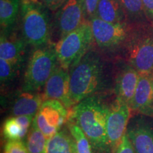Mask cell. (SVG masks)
Masks as SVG:
<instances>
[{
  "mask_svg": "<svg viewBox=\"0 0 153 153\" xmlns=\"http://www.w3.org/2000/svg\"><path fill=\"white\" fill-rule=\"evenodd\" d=\"M70 99L72 105L105 89L111 76L99 53L89 50L70 69Z\"/></svg>",
  "mask_w": 153,
  "mask_h": 153,
  "instance_id": "obj_1",
  "label": "cell"
},
{
  "mask_svg": "<svg viewBox=\"0 0 153 153\" xmlns=\"http://www.w3.org/2000/svg\"><path fill=\"white\" fill-rule=\"evenodd\" d=\"M108 111L98 94L87 97L72 109V117L89 139L94 153H114L107 133Z\"/></svg>",
  "mask_w": 153,
  "mask_h": 153,
  "instance_id": "obj_2",
  "label": "cell"
},
{
  "mask_svg": "<svg viewBox=\"0 0 153 153\" xmlns=\"http://www.w3.org/2000/svg\"><path fill=\"white\" fill-rule=\"evenodd\" d=\"M48 10L38 0L21 1L22 37L28 45L37 48L48 44L51 24Z\"/></svg>",
  "mask_w": 153,
  "mask_h": 153,
  "instance_id": "obj_3",
  "label": "cell"
},
{
  "mask_svg": "<svg viewBox=\"0 0 153 153\" xmlns=\"http://www.w3.org/2000/svg\"><path fill=\"white\" fill-rule=\"evenodd\" d=\"M55 45L36 48L28 60L24 76L22 91L37 92L58 66Z\"/></svg>",
  "mask_w": 153,
  "mask_h": 153,
  "instance_id": "obj_4",
  "label": "cell"
},
{
  "mask_svg": "<svg viewBox=\"0 0 153 153\" xmlns=\"http://www.w3.org/2000/svg\"><path fill=\"white\" fill-rule=\"evenodd\" d=\"M128 64L140 74H153V31L147 28L128 30L123 46Z\"/></svg>",
  "mask_w": 153,
  "mask_h": 153,
  "instance_id": "obj_5",
  "label": "cell"
},
{
  "mask_svg": "<svg viewBox=\"0 0 153 153\" xmlns=\"http://www.w3.org/2000/svg\"><path fill=\"white\" fill-rule=\"evenodd\" d=\"M94 36L89 21L60 38L55 45L60 65L65 70L75 65L90 50Z\"/></svg>",
  "mask_w": 153,
  "mask_h": 153,
  "instance_id": "obj_6",
  "label": "cell"
},
{
  "mask_svg": "<svg viewBox=\"0 0 153 153\" xmlns=\"http://www.w3.org/2000/svg\"><path fill=\"white\" fill-rule=\"evenodd\" d=\"M68 108L60 101L46 99L34 116L33 121L48 139H51L61 130L68 119Z\"/></svg>",
  "mask_w": 153,
  "mask_h": 153,
  "instance_id": "obj_7",
  "label": "cell"
},
{
  "mask_svg": "<svg viewBox=\"0 0 153 153\" xmlns=\"http://www.w3.org/2000/svg\"><path fill=\"white\" fill-rule=\"evenodd\" d=\"M94 40L103 51H111L123 46L128 30L123 24L105 22L94 16L89 20Z\"/></svg>",
  "mask_w": 153,
  "mask_h": 153,
  "instance_id": "obj_8",
  "label": "cell"
},
{
  "mask_svg": "<svg viewBox=\"0 0 153 153\" xmlns=\"http://www.w3.org/2000/svg\"><path fill=\"white\" fill-rule=\"evenodd\" d=\"M85 0H66L57 11L55 24L60 39L86 22Z\"/></svg>",
  "mask_w": 153,
  "mask_h": 153,
  "instance_id": "obj_9",
  "label": "cell"
},
{
  "mask_svg": "<svg viewBox=\"0 0 153 153\" xmlns=\"http://www.w3.org/2000/svg\"><path fill=\"white\" fill-rule=\"evenodd\" d=\"M131 111L129 105L117 98L110 105L107 118V133L114 152L126 133Z\"/></svg>",
  "mask_w": 153,
  "mask_h": 153,
  "instance_id": "obj_10",
  "label": "cell"
},
{
  "mask_svg": "<svg viewBox=\"0 0 153 153\" xmlns=\"http://www.w3.org/2000/svg\"><path fill=\"white\" fill-rule=\"evenodd\" d=\"M70 70L58 65L44 87L43 97L46 99H55L69 108L72 106L70 99Z\"/></svg>",
  "mask_w": 153,
  "mask_h": 153,
  "instance_id": "obj_11",
  "label": "cell"
},
{
  "mask_svg": "<svg viewBox=\"0 0 153 153\" xmlns=\"http://www.w3.org/2000/svg\"><path fill=\"white\" fill-rule=\"evenodd\" d=\"M126 135L135 153H153V127L150 122L143 118L133 119Z\"/></svg>",
  "mask_w": 153,
  "mask_h": 153,
  "instance_id": "obj_12",
  "label": "cell"
},
{
  "mask_svg": "<svg viewBox=\"0 0 153 153\" xmlns=\"http://www.w3.org/2000/svg\"><path fill=\"white\" fill-rule=\"evenodd\" d=\"M131 110L153 116V74H140Z\"/></svg>",
  "mask_w": 153,
  "mask_h": 153,
  "instance_id": "obj_13",
  "label": "cell"
},
{
  "mask_svg": "<svg viewBox=\"0 0 153 153\" xmlns=\"http://www.w3.org/2000/svg\"><path fill=\"white\" fill-rule=\"evenodd\" d=\"M140 73L130 65H125L116 74L115 93L116 98L128 104L133 101Z\"/></svg>",
  "mask_w": 153,
  "mask_h": 153,
  "instance_id": "obj_14",
  "label": "cell"
},
{
  "mask_svg": "<svg viewBox=\"0 0 153 153\" xmlns=\"http://www.w3.org/2000/svg\"><path fill=\"white\" fill-rule=\"evenodd\" d=\"M27 44L23 37L19 38L15 36H9L8 33L1 32L0 57L21 65L24 61Z\"/></svg>",
  "mask_w": 153,
  "mask_h": 153,
  "instance_id": "obj_15",
  "label": "cell"
},
{
  "mask_svg": "<svg viewBox=\"0 0 153 153\" xmlns=\"http://www.w3.org/2000/svg\"><path fill=\"white\" fill-rule=\"evenodd\" d=\"M44 101L43 95L39 93L23 91L15 98L11 105V116H35Z\"/></svg>",
  "mask_w": 153,
  "mask_h": 153,
  "instance_id": "obj_16",
  "label": "cell"
},
{
  "mask_svg": "<svg viewBox=\"0 0 153 153\" xmlns=\"http://www.w3.org/2000/svg\"><path fill=\"white\" fill-rule=\"evenodd\" d=\"M47 153H77L75 140L68 128L61 129L49 139Z\"/></svg>",
  "mask_w": 153,
  "mask_h": 153,
  "instance_id": "obj_17",
  "label": "cell"
},
{
  "mask_svg": "<svg viewBox=\"0 0 153 153\" xmlns=\"http://www.w3.org/2000/svg\"><path fill=\"white\" fill-rule=\"evenodd\" d=\"M123 13L119 0H99L96 16L107 22L123 24Z\"/></svg>",
  "mask_w": 153,
  "mask_h": 153,
  "instance_id": "obj_18",
  "label": "cell"
},
{
  "mask_svg": "<svg viewBox=\"0 0 153 153\" xmlns=\"http://www.w3.org/2000/svg\"><path fill=\"white\" fill-rule=\"evenodd\" d=\"M21 0H0V24L3 33H9L18 16Z\"/></svg>",
  "mask_w": 153,
  "mask_h": 153,
  "instance_id": "obj_19",
  "label": "cell"
},
{
  "mask_svg": "<svg viewBox=\"0 0 153 153\" xmlns=\"http://www.w3.org/2000/svg\"><path fill=\"white\" fill-rule=\"evenodd\" d=\"M49 139L38 128L33 121L28 131L26 145L29 153H47Z\"/></svg>",
  "mask_w": 153,
  "mask_h": 153,
  "instance_id": "obj_20",
  "label": "cell"
},
{
  "mask_svg": "<svg viewBox=\"0 0 153 153\" xmlns=\"http://www.w3.org/2000/svg\"><path fill=\"white\" fill-rule=\"evenodd\" d=\"M28 131L23 127L16 116H11L4 120L2 126L3 136L7 140H22Z\"/></svg>",
  "mask_w": 153,
  "mask_h": 153,
  "instance_id": "obj_21",
  "label": "cell"
},
{
  "mask_svg": "<svg viewBox=\"0 0 153 153\" xmlns=\"http://www.w3.org/2000/svg\"><path fill=\"white\" fill-rule=\"evenodd\" d=\"M68 128L75 140L77 153H94L89 139L75 121L70 120Z\"/></svg>",
  "mask_w": 153,
  "mask_h": 153,
  "instance_id": "obj_22",
  "label": "cell"
},
{
  "mask_svg": "<svg viewBox=\"0 0 153 153\" xmlns=\"http://www.w3.org/2000/svg\"><path fill=\"white\" fill-rule=\"evenodd\" d=\"M19 67V65L14 64L0 57V80L1 85L9 84V82L14 79Z\"/></svg>",
  "mask_w": 153,
  "mask_h": 153,
  "instance_id": "obj_23",
  "label": "cell"
},
{
  "mask_svg": "<svg viewBox=\"0 0 153 153\" xmlns=\"http://www.w3.org/2000/svg\"><path fill=\"white\" fill-rule=\"evenodd\" d=\"M124 12L132 16H138L143 11V0H119Z\"/></svg>",
  "mask_w": 153,
  "mask_h": 153,
  "instance_id": "obj_24",
  "label": "cell"
},
{
  "mask_svg": "<svg viewBox=\"0 0 153 153\" xmlns=\"http://www.w3.org/2000/svg\"><path fill=\"white\" fill-rule=\"evenodd\" d=\"M4 153H29L26 145L22 140H8L4 148Z\"/></svg>",
  "mask_w": 153,
  "mask_h": 153,
  "instance_id": "obj_25",
  "label": "cell"
},
{
  "mask_svg": "<svg viewBox=\"0 0 153 153\" xmlns=\"http://www.w3.org/2000/svg\"><path fill=\"white\" fill-rule=\"evenodd\" d=\"M114 153H135L133 145L126 133L123 135L121 141L114 150Z\"/></svg>",
  "mask_w": 153,
  "mask_h": 153,
  "instance_id": "obj_26",
  "label": "cell"
},
{
  "mask_svg": "<svg viewBox=\"0 0 153 153\" xmlns=\"http://www.w3.org/2000/svg\"><path fill=\"white\" fill-rule=\"evenodd\" d=\"M99 1V0H85L86 16L87 20H90L91 18L96 16Z\"/></svg>",
  "mask_w": 153,
  "mask_h": 153,
  "instance_id": "obj_27",
  "label": "cell"
},
{
  "mask_svg": "<svg viewBox=\"0 0 153 153\" xmlns=\"http://www.w3.org/2000/svg\"><path fill=\"white\" fill-rule=\"evenodd\" d=\"M44 6L47 7L50 11H57L63 4L65 2L66 0H38Z\"/></svg>",
  "mask_w": 153,
  "mask_h": 153,
  "instance_id": "obj_28",
  "label": "cell"
},
{
  "mask_svg": "<svg viewBox=\"0 0 153 153\" xmlns=\"http://www.w3.org/2000/svg\"><path fill=\"white\" fill-rule=\"evenodd\" d=\"M143 3L145 10L153 14V0H143Z\"/></svg>",
  "mask_w": 153,
  "mask_h": 153,
  "instance_id": "obj_29",
  "label": "cell"
},
{
  "mask_svg": "<svg viewBox=\"0 0 153 153\" xmlns=\"http://www.w3.org/2000/svg\"><path fill=\"white\" fill-rule=\"evenodd\" d=\"M21 1H23V0H21Z\"/></svg>",
  "mask_w": 153,
  "mask_h": 153,
  "instance_id": "obj_30",
  "label": "cell"
}]
</instances>
